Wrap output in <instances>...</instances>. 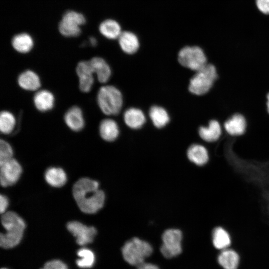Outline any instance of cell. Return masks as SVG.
<instances>
[{
	"label": "cell",
	"mask_w": 269,
	"mask_h": 269,
	"mask_svg": "<svg viewBox=\"0 0 269 269\" xmlns=\"http://www.w3.org/2000/svg\"><path fill=\"white\" fill-rule=\"evenodd\" d=\"M99 183L89 178L78 180L73 187L74 198L80 210L87 214H94L104 204L105 195L99 188Z\"/></svg>",
	"instance_id": "1"
},
{
	"label": "cell",
	"mask_w": 269,
	"mask_h": 269,
	"mask_svg": "<svg viewBox=\"0 0 269 269\" xmlns=\"http://www.w3.org/2000/svg\"><path fill=\"white\" fill-rule=\"evenodd\" d=\"M1 223L6 232L0 234V247L9 249L17 245L22 238L25 228L24 220L16 213L9 211L2 215Z\"/></svg>",
	"instance_id": "2"
},
{
	"label": "cell",
	"mask_w": 269,
	"mask_h": 269,
	"mask_svg": "<svg viewBox=\"0 0 269 269\" xmlns=\"http://www.w3.org/2000/svg\"><path fill=\"white\" fill-rule=\"evenodd\" d=\"M97 100L100 110L107 115H117L123 106L121 92L112 85L101 87L97 94Z\"/></svg>",
	"instance_id": "3"
},
{
	"label": "cell",
	"mask_w": 269,
	"mask_h": 269,
	"mask_svg": "<svg viewBox=\"0 0 269 269\" xmlns=\"http://www.w3.org/2000/svg\"><path fill=\"white\" fill-rule=\"evenodd\" d=\"M125 260L129 264L138 266L144 263V260L152 252L151 245L137 238L128 241L122 249Z\"/></svg>",
	"instance_id": "4"
},
{
	"label": "cell",
	"mask_w": 269,
	"mask_h": 269,
	"mask_svg": "<svg viewBox=\"0 0 269 269\" xmlns=\"http://www.w3.org/2000/svg\"><path fill=\"white\" fill-rule=\"evenodd\" d=\"M217 77L215 67L212 64H207L197 71L191 78L188 87L189 90L195 95L205 94L211 88Z\"/></svg>",
	"instance_id": "5"
},
{
	"label": "cell",
	"mask_w": 269,
	"mask_h": 269,
	"mask_svg": "<svg viewBox=\"0 0 269 269\" xmlns=\"http://www.w3.org/2000/svg\"><path fill=\"white\" fill-rule=\"evenodd\" d=\"M178 60L183 66L196 71L207 64L203 50L196 46H187L181 49L178 54Z\"/></svg>",
	"instance_id": "6"
},
{
	"label": "cell",
	"mask_w": 269,
	"mask_h": 269,
	"mask_svg": "<svg viewBox=\"0 0 269 269\" xmlns=\"http://www.w3.org/2000/svg\"><path fill=\"white\" fill-rule=\"evenodd\" d=\"M86 22L84 15L80 12L68 10L64 13L58 25L60 33L66 37H76L81 33L80 26Z\"/></svg>",
	"instance_id": "7"
},
{
	"label": "cell",
	"mask_w": 269,
	"mask_h": 269,
	"mask_svg": "<svg viewBox=\"0 0 269 269\" xmlns=\"http://www.w3.org/2000/svg\"><path fill=\"white\" fill-rule=\"evenodd\" d=\"M182 232L178 229H170L164 231L162 236L163 243L160 247L162 255L171 258L179 255L182 252Z\"/></svg>",
	"instance_id": "8"
},
{
	"label": "cell",
	"mask_w": 269,
	"mask_h": 269,
	"mask_svg": "<svg viewBox=\"0 0 269 269\" xmlns=\"http://www.w3.org/2000/svg\"><path fill=\"white\" fill-rule=\"evenodd\" d=\"M0 182L1 186L6 187L15 183L22 172L19 163L14 158L0 164Z\"/></svg>",
	"instance_id": "9"
},
{
	"label": "cell",
	"mask_w": 269,
	"mask_h": 269,
	"mask_svg": "<svg viewBox=\"0 0 269 269\" xmlns=\"http://www.w3.org/2000/svg\"><path fill=\"white\" fill-rule=\"evenodd\" d=\"M67 228L76 237L77 244L81 246L92 242L97 234L94 227L87 226L78 221L68 222Z\"/></svg>",
	"instance_id": "10"
},
{
	"label": "cell",
	"mask_w": 269,
	"mask_h": 269,
	"mask_svg": "<svg viewBox=\"0 0 269 269\" xmlns=\"http://www.w3.org/2000/svg\"><path fill=\"white\" fill-rule=\"evenodd\" d=\"M76 73L79 78V88L84 93L90 92L94 82V74L89 61H81L76 67Z\"/></svg>",
	"instance_id": "11"
},
{
	"label": "cell",
	"mask_w": 269,
	"mask_h": 269,
	"mask_svg": "<svg viewBox=\"0 0 269 269\" xmlns=\"http://www.w3.org/2000/svg\"><path fill=\"white\" fill-rule=\"evenodd\" d=\"M64 121L72 131L79 132L84 127L85 120L81 108L74 106L69 108L64 115Z\"/></svg>",
	"instance_id": "12"
},
{
	"label": "cell",
	"mask_w": 269,
	"mask_h": 269,
	"mask_svg": "<svg viewBox=\"0 0 269 269\" xmlns=\"http://www.w3.org/2000/svg\"><path fill=\"white\" fill-rule=\"evenodd\" d=\"M17 83L20 88L29 91L37 90L41 86L39 76L31 70H26L20 73L17 78Z\"/></svg>",
	"instance_id": "13"
},
{
	"label": "cell",
	"mask_w": 269,
	"mask_h": 269,
	"mask_svg": "<svg viewBox=\"0 0 269 269\" xmlns=\"http://www.w3.org/2000/svg\"><path fill=\"white\" fill-rule=\"evenodd\" d=\"M33 103L39 111L47 112L53 108L55 98L50 91L41 90L35 94L33 97Z\"/></svg>",
	"instance_id": "14"
},
{
	"label": "cell",
	"mask_w": 269,
	"mask_h": 269,
	"mask_svg": "<svg viewBox=\"0 0 269 269\" xmlns=\"http://www.w3.org/2000/svg\"><path fill=\"white\" fill-rule=\"evenodd\" d=\"M118 41L121 48L127 54L135 53L139 47L137 36L131 31H122L118 38Z\"/></svg>",
	"instance_id": "15"
},
{
	"label": "cell",
	"mask_w": 269,
	"mask_h": 269,
	"mask_svg": "<svg viewBox=\"0 0 269 269\" xmlns=\"http://www.w3.org/2000/svg\"><path fill=\"white\" fill-rule=\"evenodd\" d=\"M89 62L98 81L102 83H106L111 75V70L107 62L100 57H94Z\"/></svg>",
	"instance_id": "16"
},
{
	"label": "cell",
	"mask_w": 269,
	"mask_h": 269,
	"mask_svg": "<svg viewBox=\"0 0 269 269\" xmlns=\"http://www.w3.org/2000/svg\"><path fill=\"white\" fill-rule=\"evenodd\" d=\"M224 128L228 134L231 135H241L246 131V119L241 114H235L225 122Z\"/></svg>",
	"instance_id": "17"
},
{
	"label": "cell",
	"mask_w": 269,
	"mask_h": 269,
	"mask_svg": "<svg viewBox=\"0 0 269 269\" xmlns=\"http://www.w3.org/2000/svg\"><path fill=\"white\" fill-rule=\"evenodd\" d=\"M187 154L188 159L198 166L205 165L209 159L207 149L199 144H193L190 146Z\"/></svg>",
	"instance_id": "18"
},
{
	"label": "cell",
	"mask_w": 269,
	"mask_h": 269,
	"mask_svg": "<svg viewBox=\"0 0 269 269\" xmlns=\"http://www.w3.org/2000/svg\"><path fill=\"white\" fill-rule=\"evenodd\" d=\"M199 134L201 138L207 142H214L221 136V127L219 122L216 120H211L207 127H201L199 129Z\"/></svg>",
	"instance_id": "19"
},
{
	"label": "cell",
	"mask_w": 269,
	"mask_h": 269,
	"mask_svg": "<svg viewBox=\"0 0 269 269\" xmlns=\"http://www.w3.org/2000/svg\"><path fill=\"white\" fill-rule=\"evenodd\" d=\"M99 132L103 139L112 141L115 140L119 134V127L113 119H106L100 123Z\"/></svg>",
	"instance_id": "20"
},
{
	"label": "cell",
	"mask_w": 269,
	"mask_h": 269,
	"mask_svg": "<svg viewBox=\"0 0 269 269\" xmlns=\"http://www.w3.org/2000/svg\"><path fill=\"white\" fill-rule=\"evenodd\" d=\"M126 124L133 129H139L145 122V117L143 113L140 110L131 108L127 110L124 116Z\"/></svg>",
	"instance_id": "21"
},
{
	"label": "cell",
	"mask_w": 269,
	"mask_h": 269,
	"mask_svg": "<svg viewBox=\"0 0 269 269\" xmlns=\"http://www.w3.org/2000/svg\"><path fill=\"white\" fill-rule=\"evenodd\" d=\"M13 48L18 52L26 53L31 51L34 42L32 37L27 33H20L15 35L12 38Z\"/></svg>",
	"instance_id": "22"
},
{
	"label": "cell",
	"mask_w": 269,
	"mask_h": 269,
	"mask_svg": "<svg viewBox=\"0 0 269 269\" xmlns=\"http://www.w3.org/2000/svg\"><path fill=\"white\" fill-rule=\"evenodd\" d=\"M99 29L100 33L109 39H118L122 32L120 24L112 19L104 20L100 23Z\"/></svg>",
	"instance_id": "23"
},
{
	"label": "cell",
	"mask_w": 269,
	"mask_h": 269,
	"mask_svg": "<svg viewBox=\"0 0 269 269\" xmlns=\"http://www.w3.org/2000/svg\"><path fill=\"white\" fill-rule=\"evenodd\" d=\"M212 238L214 247L219 250L227 249L231 243L229 233L222 226H217L213 230Z\"/></svg>",
	"instance_id": "24"
},
{
	"label": "cell",
	"mask_w": 269,
	"mask_h": 269,
	"mask_svg": "<svg viewBox=\"0 0 269 269\" xmlns=\"http://www.w3.org/2000/svg\"><path fill=\"white\" fill-rule=\"evenodd\" d=\"M45 179L51 186L60 187L67 181V176L65 171L59 167H50L45 173Z\"/></svg>",
	"instance_id": "25"
},
{
	"label": "cell",
	"mask_w": 269,
	"mask_h": 269,
	"mask_svg": "<svg viewBox=\"0 0 269 269\" xmlns=\"http://www.w3.org/2000/svg\"><path fill=\"white\" fill-rule=\"evenodd\" d=\"M218 261L224 269H237L239 265V257L235 251L226 249L220 253Z\"/></svg>",
	"instance_id": "26"
},
{
	"label": "cell",
	"mask_w": 269,
	"mask_h": 269,
	"mask_svg": "<svg viewBox=\"0 0 269 269\" xmlns=\"http://www.w3.org/2000/svg\"><path fill=\"white\" fill-rule=\"evenodd\" d=\"M149 115L153 125L157 128L164 127L169 121L167 112L159 106H152L149 110Z\"/></svg>",
	"instance_id": "27"
},
{
	"label": "cell",
	"mask_w": 269,
	"mask_h": 269,
	"mask_svg": "<svg viewBox=\"0 0 269 269\" xmlns=\"http://www.w3.org/2000/svg\"><path fill=\"white\" fill-rule=\"evenodd\" d=\"M16 125V119L14 115L7 111H1L0 114V130L5 134H10Z\"/></svg>",
	"instance_id": "28"
},
{
	"label": "cell",
	"mask_w": 269,
	"mask_h": 269,
	"mask_svg": "<svg viewBox=\"0 0 269 269\" xmlns=\"http://www.w3.org/2000/svg\"><path fill=\"white\" fill-rule=\"evenodd\" d=\"M77 255L80 257L76 261L78 266L82 268L92 267L95 261L94 255L92 251L86 248H82L78 251Z\"/></svg>",
	"instance_id": "29"
},
{
	"label": "cell",
	"mask_w": 269,
	"mask_h": 269,
	"mask_svg": "<svg viewBox=\"0 0 269 269\" xmlns=\"http://www.w3.org/2000/svg\"><path fill=\"white\" fill-rule=\"evenodd\" d=\"M13 150L10 145L6 141L0 140V164L12 158Z\"/></svg>",
	"instance_id": "30"
},
{
	"label": "cell",
	"mask_w": 269,
	"mask_h": 269,
	"mask_svg": "<svg viewBox=\"0 0 269 269\" xmlns=\"http://www.w3.org/2000/svg\"><path fill=\"white\" fill-rule=\"evenodd\" d=\"M43 269H68L67 266L62 262L58 260H53L46 262Z\"/></svg>",
	"instance_id": "31"
},
{
	"label": "cell",
	"mask_w": 269,
	"mask_h": 269,
	"mask_svg": "<svg viewBox=\"0 0 269 269\" xmlns=\"http://www.w3.org/2000/svg\"><path fill=\"white\" fill-rule=\"evenodd\" d=\"M258 9L265 14H269V0H256Z\"/></svg>",
	"instance_id": "32"
},
{
	"label": "cell",
	"mask_w": 269,
	"mask_h": 269,
	"mask_svg": "<svg viewBox=\"0 0 269 269\" xmlns=\"http://www.w3.org/2000/svg\"><path fill=\"white\" fill-rule=\"evenodd\" d=\"M8 206V200L7 198L3 195H0V212L3 214Z\"/></svg>",
	"instance_id": "33"
},
{
	"label": "cell",
	"mask_w": 269,
	"mask_h": 269,
	"mask_svg": "<svg viewBox=\"0 0 269 269\" xmlns=\"http://www.w3.org/2000/svg\"><path fill=\"white\" fill-rule=\"evenodd\" d=\"M136 269H159L158 267L155 265L150 263H142L137 266Z\"/></svg>",
	"instance_id": "34"
},
{
	"label": "cell",
	"mask_w": 269,
	"mask_h": 269,
	"mask_svg": "<svg viewBox=\"0 0 269 269\" xmlns=\"http://www.w3.org/2000/svg\"><path fill=\"white\" fill-rule=\"evenodd\" d=\"M90 41L93 46H95L97 44V40L94 37H91L90 38Z\"/></svg>",
	"instance_id": "35"
},
{
	"label": "cell",
	"mask_w": 269,
	"mask_h": 269,
	"mask_svg": "<svg viewBox=\"0 0 269 269\" xmlns=\"http://www.w3.org/2000/svg\"><path fill=\"white\" fill-rule=\"evenodd\" d=\"M267 109L268 112L269 113V93L267 95Z\"/></svg>",
	"instance_id": "36"
},
{
	"label": "cell",
	"mask_w": 269,
	"mask_h": 269,
	"mask_svg": "<svg viewBox=\"0 0 269 269\" xmlns=\"http://www.w3.org/2000/svg\"><path fill=\"white\" fill-rule=\"evenodd\" d=\"M1 269H5V268H2Z\"/></svg>",
	"instance_id": "37"
}]
</instances>
